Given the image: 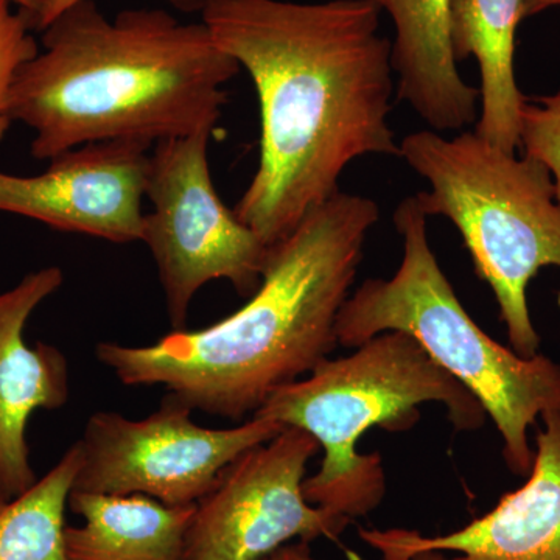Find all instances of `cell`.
Listing matches in <instances>:
<instances>
[{"label": "cell", "mask_w": 560, "mask_h": 560, "mask_svg": "<svg viewBox=\"0 0 560 560\" xmlns=\"http://www.w3.org/2000/svg\"><path fill=\"white\" fill-rule=\"evenodd\" d=\"M382 13L374 0H213L200 18L257 92L259 165L234 212L268 248L340 191L353 161L399 156Z\"/></svg>", "instance_id": "6da1fadb"}, {"label": "cell", "mask_w": 560, "mask_h": 560, "mask_svg": "<svg viewBox=\"0 0 560 560\" xmlns=\"http://www.w3.org/2000/svg\"><path fill=\"white\" fill-rule=\"evenodd\" d=\"M378 219L372 198L340 190L271 246L259 289L237 312L142 348L101 342L95 355L124 385L164 386L194 411L253 418L337 348L338 315Z\"/></svg>", "instance_id": "7a4b0ae2"}, {"label": "cell", "mask_w": 560, "mask_h": 560, "mask_svg": "<svg viewBox=\"0 0 560 560\" xmlns=\"http://www.w3.org/2000/svg\"><path fill=\"white\" fill-rule=\"evenodd\" d=\"M40 33L43 50L22 66L10 95L11 120L35 132L39 161L88 143L154 147L213 132L224 86L242 70L205 22L165 10H124L109 20L84 0Z\"/></svg>", "instance_id": "3957f363"}, {"label": "cell", "mask_w": 560, "mask_h": 560, "mask_svg": "<svg viewBox=\"0 0 560 560\" xmlns=\"http://www.w3.org/2000/svg\"><path fill=\"white\" fill-rule=\"evenodd\" d=\"M427 220L416 195L397 206L400 267L393 278L364 280L349 294L335 329L338 346L355 349L383 331L410 335L480 401L503 440L508 467L523 477L533 466L530 427L560 408V364L540 352L523 359L480 329L431 249Z\"/></svg>", "instance_id": "277c9868"}, {"label": "cell", "mask_w": 560, "mask_h": 560, "mask_svg": "<svg viewBox=\"0 0 560 560\" xmlns=\"http://www.w3.org/2000/svg\"><path fill=\"white\" fill-rule=\"evenodd\" d=\"M441 404L458 431L481 429L488 412L456 378L405 331H383L348 357L320 361L308 377L271 394L253 418L307 431L324 451L319 470L305 478L308 503L350 521L374 511L386 493L378 453L357 444L372 427L405 430L419 405Z\"/></svg>", "instance_id": "5b68a950"}, {"label": "cell", "mask_w": 560, "mask_h": 560, "mask_svg": "<svg viewBox=\"0 0 560 560\" xmlns=\"http://www.w3.org/2000/svg\"><path fill=\"white\" fill-rule=\"evenodd\" d=\"M399 158L430 186L416 194L425 215L444 217L459 231L475 272L493 291L511 349L536 357L540 335L529 315V282L541 268L560 270V200L551 173L474 130L411 132L399 142Z\"/></svg>", "instance_id": "8992f818"}, {"label": "cell", "mask_w": 560, "mask_h": 560, "mask_svg": "<svg viewBox=\"0 0 560 560\" xmlns=\"http://www.w3.org/2000/svg\"><path fill=\"white\" fill-rule=\"evenodd\" d=\"M213 132L164 140L150 153L142 238L149 246L173 330H186L195 294L224 279L241 294L259 289L270 248L228 208L213 184Z\"/></svg>", "instance_id": "52a82bcc"}, {"label": "cell", "mask_w": 560, "mask_h": 560, "mask_svg": "<svg viewBox=\"0 0 560 560\" xmlns=\"http://www.w3.org/2000/svg\"><path fill=\"white\" fill-rule=\"evenodd\" d=\"M191 411L168 396L145 419L94 412L77 441L81 467L72 490L140 493L168 506L197 504L228 464L285 429L264 418L231 429H205L194 422Z\"/></svg>", "instance_id": "ba28073f"}, {"label": "cell", "mask_w": 560, "mask_h": 560, "mask_svg": "<svg viewBox=\"0 0 560 560\" xmlns=\"http://www.w3.org/2000/svg\"><path fill=\"white\" fill-rule=\"evenodd\" d=\"M319 451L307 431L285 427L228 464L195 508L186 560H264L293 539L338 540L352 521L304 495Z\"/></svg>", "instance_id": "9c48e42d"}, {"label": "cell", "mask_w": 560, "mask_h": 560, "mask_svg": "<svg viewBox=\"0 0 560 560\" xmlns=\"http://www.w3.org/2000/svg\"><path fill=\"white\" fill-rule=\"evenodd\" d=\"M151 149L88 143L54 158L39 175L0 172V212L119 245L140 242Z\"/></svg>", "instance_id": "30bf717a"}, {"label": "cell", "mask_w": 560, "mask_h": 560, "mask_svg": "<svg viewBox=\"0 0 560 560\" xmlns=\"http://www.w3.org/2000/svg\"><path fill=\"white\" fill-rule=\"evenodd\" d=\"M528 480L488 514L455 533L427 537L411 529H360L378 552L411 558L453 551L452 560H560V408L540 416Z\"/></svg>", "instance_id": "8fae6325"}, {"label": "cell", "mask_w": 560, "mask_h": 560, "mask_svg": "<svg viewBox=\"0 0 560 560\" xmlns=\"http://www.w3.org/2000/svg\"><path fill=\"white\" fill-rule=\"evenodd\" d=\"M65 282L58 267L28 272L0 293V489L9 497L38 481L31 464L27 425L33 412L55 411L69 400V364L55 346H28V319Z\"/></svg>", "instance_id": "7c38bea8"}, {"label": "cell", "mask_w": 560, "mask_h": 560, "mask_svg": "<svg viewBox=\"0 0 560 560\" xmlns=\"http://www.w3.org/2000/svg\"><path fill=\"white\" fill-rule=\"evenodd\" d=\"M394 25L396 95L431 131L460 132L477 124L480 90L460 77L453 49V0H374Z\"/></svg>", "instance_id": "4fadbf2b"}, {"label": "cell", "mask_w": 560, "mask_h": 560, "mask_svg": "<svg viewBox=\"0 0 560 560\" xmlns=\"http://www.w3.org/2000/svg\"><path fill=\"white\" fill-rule=\"evenodd\" d=\"M69 508L83 518L66 526L70 560H186V537L197 504L168 506L151 497L72 490Z\"/></svg>", "instance_id": "5bb4252c"}, {"label": "cell", "mask_w": 560, "mask_h": 560, "mask_svg": "<svg viewBox=\"0 0 560 560\" xmlns=\"http://www.w3.org/2000/svg\"><path fill=\"white\" fill-rule=\"evenodd\" d=\"M525 0H453L452 40L458 61L480 66V116L474 131L500 149H521L525 95L515 80V35Z\"/></svg>", "instance_id": "9a60e30c"}, {"label": "cell", "mask_w": 560, "mask_h": 560, "mask_svg": "<svg viewBox=\"0 0 560 560\" xmlns=\"http://www.w3.org/2000/svg\"><path fill=\"white\" fill-rule=\"evenodd\" d=\"M81 467L79 442L27 492L0 489V560H70L66 551V508Z\"/></svg>", "instance_id": "2e32d148"}, {"label": "cell", "mask_w": 560, "mask_h": 560, "mask_svg": "<svg viewBox=\"0 0 560 560\" xmlns=\"http://www.w3.org/2000/svg\"><path fill=\"white\" fill-rule=\"evenodd\" d=\"M31 18L13 10L10 0H0V140L10 130V95L22 66L38 55L39 47L32 35Z\"/></svg>", "instance_id": "e0dca14e"}, {"label": "cell", "mask_w": 560, "mask_h": 560, "mask_svg": "<svg viewBox=\"0 0 560 560\" xmlns=\"http://www.w3.org/2000/svg\"><path fill=\"white\" fill-rule=\"evenodd\" d=\"M521 147L551 173L560 200V90L544 97L525 98Z\"/></svg>", "instance_id": "ac0fdd59"}, {"label": "cell", "mask_w": 560, "mask_h": 560, "mask_svg": "<svg viewBox=\"0 0 560 560\" xmlns=\"http://www.w3.org/2000/svg\"><path fill=\"white\" fill-rule=\"evenodd\" d=\"M80 2H84V0H44L38 13L33 16L32 27L43 32L65 11L72 9ZM162 2L167 3L168 7L179 11V13L198 14L201 18L213 0H162Z\"/></svg>", "instance_id": "d6986e66"}, {"label": "cell", "mask_w": 560, "mask_h": 560, "mask_svg": "<svg viewBox=\"0 0 560 560\" xmlns=\"http://www.w3.org/2000/svg\"><path fill=\"white\" fill-rule=\"evenodd\" d=\"M264 560H319L312 555L307 541H298V544H287L279 550L271 552Z\"/></svg>", "instance_id": "ffe728a7"}, {"label": "cell", "mask_w": 560, "mask_h": 560, "mask_svg": "<svg viewBox=\"0 0 560 560\" xmlns=\"http://www.w3.org/2000/svg\"><path fill=\"white\" fill-rule=\"evenodd\" d=\"M560 7V0H525L523 3V16H536L541 11Z\"/></svg>", "instance_id": "44dd1931"}, {"label": "cell", "mask_w": 560, "mask_h": 560, "mask_svg": "<svg viewBox=\"0 0 560 560\" xmlns=\"http://www.w3.org/2000/svg\"><path fill=\"white\" fill-rule=\"evenodd\" d=\"M382 558L383 560H448L441 551H422L411 556V558H404V556L394 555V552H382Z\"/></svg>", "instance_id": "7402d4cb"}, {"label": "cell", "mask_w": 560, "mask_h": 560, "mask_svg": "<svg viewBox=\"0 0 560 560\" xmlns=\"http://www.w3.org/2000/svg\"><path fill=\"white\" fill-rule=\"evenodd\" d=\"M10 2L13 3V7H16L18 10L24 11V13L31 18L32 22L33 16L38 13L44 0H10Z\"/></svg>", "instance_id": "603a6c76"}]
</instances>
